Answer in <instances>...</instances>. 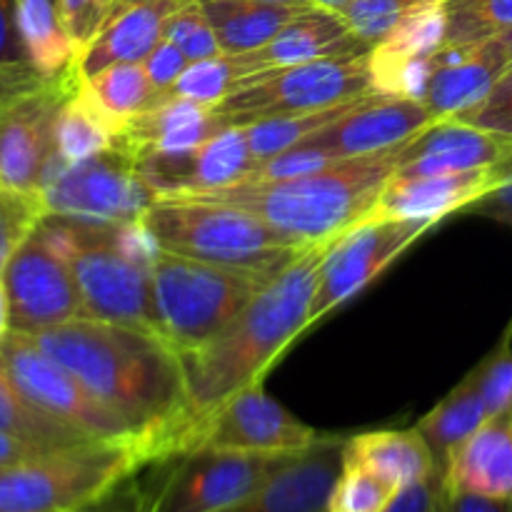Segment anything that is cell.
Here are the masks:
<instances>
[{
    "mask_svg": "<svg viewBox=\"0 0 512 512\" xmlns=\"http://www.w3.org/2000/svg\"><path fill=\"white\" fill-rule=\"evenodd\" d=\"M403 145L363 158H345L300 178L240 180L195 198L238 205L298 248L333 243L373 218L380 195L398 168Z\"/></svg>",
    "mask_w": 512,
    "mask_h": 512,
    "instance_id": "3957f363",
    "label": "cell"
},
{
    "mask_svg": "<svg viewBox=\"0 0 512 512\" xmlns=\"http://www.w3.org/2000/svg\"><path fill=\"white\" fill-rule=\"evenodd\" d=\"M333 243L305 248L210 343L178 353L188 390V428L183 443L190 428L210 410L255 380H263L265 370L280 358V353L310 328V305L318 288L320 265L325 250Z\"/></svg>",
    "mask_w": 512,
    "mask_h": 512,
    "instance_id": "7a4b0ae2",
    "label": "cell"
},
{
    "mask_svg": "<svg viewBox=\"0 0 512 512\" xmlns=\"http://www.w3.org/2000/svg\"><path fill=\"white\" fill-rule=\"evenodd\" d=\"M45 213L83 223L118 225L143 220L158 195L135 170L128 150L113 145L83 163L50 160L40 185Z\"/></svg>",
    "mask_w": 512,
    "mask_h": 512,
    "instance_id": "9c48e42d",
    "label": "cell"
},
{
    "mask_svg": "<svg viewBox=\"0 0 512 512\" xmlns=\"http://www.w3.org/2000/svg\"><path fill=\"white\" fill-rule=\"evenodd\" d=\"M45 205L40 193H18L0 190V275L25 238L45 218Z\"/></svg>",
    "mask_w": 512,
    "mask_h": 512,
    "instance_id": "ab89813d",
    "label": "cell"
},
{
    "mask_svg": "<svg viewBox=\"0 0 512 512\" xmlns=\"http://www.w3.org/2000/svg\"><path fill=\"white\" fill-rule=\"evenodd\" d=\"M163 38L173 40V43L188 55L190 63L223 55L218 35H215L213 25H210L200 0H183V5L168 18Z\"/></svg>",
    "mask_w": 512,
    "mask_h": 512,
    "instance_id": "60d3db41",
    "label": "cell"
},
{
    "mask_svg": "<svg viewBox=\"0 0 512 512\" xmlns=\"http://www.w3.org/2000/svg\"><path fill=\"white\" fill-rule=\"evenodd\" d=\"M228 125L218 108L188 98H165L135 115L115 138V145L133 158L140 153H178L198 148Z\"/></svg>",
    "mask_w": 512,
    "mask_h": 512,
    "instance_id": "44dd1931",
    "label": "cell"
},
{
    "mask_svg": "<svg viewBox=\"0 0 512 512\" xmlns=\"http://www.w3.org/2000/svg\"><path fill=\"white\" fill-rule=\"evenodd\" d=\"M340 163L328 150L318 148L313 143H298L293 148L283 150V153L273 155L268 160H260L255 165L253 173L245 180H285V178H300V175L318 173V170L330 168V165Z\"/></svg>",
    "mask_w": 512,
    "mask_h": 512,
    "instance_id": "b9f144b4",
    "label": "cell"
},
{
    "mask_svg": "<svg viewBox=\"0 0 512 512\" xmlns=\"http://www.w3.org/2000/svg\"><path fill=\"white\" fill-rule=\"evenodd\" d=\"M80 80L95 98V103L100 105V110L108 115L110 123L118 128V133H123V128L135 115L158 103V93H155L143 63L108 65L100 73Z\"/></svg>",
    "mask_w": 512,
    "mask_h": 512,
    "instance_id": "1f68e13d",
    "label": "cell"
},
{
    "mask_svg": "<svg viewBox=\"0 0 512 512\" xmlns=\"http://www.w3.org/2000/svg\"><path fill=\"white\" fill-rule=\"evenodd\" d=\"M108 243L110 248L118 250L125 260H130V263L140 265V268L145 270H153L155 260L163 253L158 238H155L153 230L148 228L145 220H130V223L113 225Z\"/></svg>",
    "mask_w": 512,
    "mask_h": 512,
    "instance_id": "ee69618b",
    "label": "cell"
},
{
    "mask_svg": "<svg viewBox=\"0 0 512 512\" xmlns=\"http://www.w3.org/2000/svg\"><path fill=\"white\" fill-rule=\"evenodd\" d=\"M430 228L433 223L428 220L375 215L340 235L325 250L318 288L310 305V325L323 320L338 305L358 295L365 285L373 283L405 248H410Z\"/></svg>",
    "mask_w": 512,
    "mask_h": 512,
    "instance_id": "5bb4252c",
    "label": "cell"
},
{
    "mask_svg": "<svg viewBox=\"0 0 512 512\" xmlns=\"http://www.w3.org/2000/svg\"><path fill=\"white\" fill-rule=\"evenodd\" d=\"M460 120L488 130H503L505 125L512 123V63L503 70V75L495 80L488 98H485L473 113H468Z\"/></svg>",
    "mask_w": 512,
    "mask_h": 512,
    "instance_id": "bcb514c9",
    "label": "cell"
},
{
    "mask_svg": "<svg viewBox=\"0 0 512 512\" xmlns=\"http://www.w3.org/2000/svg\"><path fill=\"white\" fill-rule=\"evenodd\" d=\"M143 65L145 70H148V78L150 83H153L155 93H158L160 103V100L168 98V93L173 90V85L178 83L180 75L185 73L190 60L173 40L163 38L153 50H150V55L143 60Z\"/></svg>",
    "mask_w": 512,
    "mask_h": 512,
    "instance_id": "f6af8a7d",
    "label": "cell"
},
{
    "mask_svg": "<svg viewBox=\"0 0 512 512\" xmlns=\"http://www.w3.org/2000/svg\"><path fill=\"white\" fill-rule=\"evenodd\" d=\"M510 65V58L500 48L498 38L475 45L473 53L458 65L435 68L430 78L428 93L423 103L428 105L435 120H460L473 113L488 93L495 80Z\"/></svg>",
    "mask_w": 512,
    "mask_h": 512,
    "instance_id": "d4e9b609",
    "label": "cell"
},
{
    "mask_svg": "<svg viewBox=\"0 0 512 512\" xmlns=\"http://www.w3.org/2000/svg\"><path fill=\"white\" fill-rule=\"evenodd\" d=\"M0 278L8 293L13 333L35 335L83 318V305L68 258L55 248L40 223L20 243Z\"/></svg>",
    "mask_w": 512,
    "mask_h": 512,
    "instance_id": "4fadbf2b",
    "label": "cell"
},
{
    "mask_svg": "<svg viewBox=\"0 0 512 512\" xmlns=\"http://www.w3.org/2000/svg\"><path fill=\"white\" fill-rule=\"evenodd\" d=\"M255 73H263V70L258 68L250 53L215 55V58L190 63L168 98H188L200 105L218 108L245 78Z\"/></svg>",
    "mask_w": 512,
    "mask_h": 512,
    "instance_id": "836d02e7",
    "label": "cell"
},
{
    "mask_svg": "<svg viewBox=\"0 0 512 512\" xmlns=\"http://www.w3.org/2000/svg\"><path fill=\"white\" fill-rule=\"evenodd\" d=\"M468 210H475V213L485 215V218L500 220V223L512 228V180L500 185V188L493 190L490 195H485V198L478 200L475 205H470Z\"/></svg>",
    "mask_w": 512,
    "mask_h": 512,
    "instance_id": "db71d44e",
    "label": "cell"
},
{
    "mask_svg": "<svg viewBox=\"0 0 512 512\" xmlns=\"http://www.w3.org/2000/svg\"><path fill=\"white\" fill-rule=\"evenodd\" d=\"M500 133H510V135H512V123H510V125H505V128L500 130Z\"/></svg>",
    "mask_w": 512,
    "mask_h": 512,
    "instance_id": "94428289",
    "label": "cell"
},
{
    "mask_svg": "<svg viewBox=\"0 0 512 512\" xmlns=\"http://www.w3.org/2000/svg\"><path fill=\"white\" fill-rule=\"evenodd\" d=\"M30 338L133 428L145 465L180 453L188 390L178 353L158 333L75 318Z\"/></svg>",
    "mask_w": 512,
    "mask_h": 512,
    "instance_id": "6da1fadb",
    "label": "cell"
},
{
    "mask_svg": "<svg viewBox=\"0 0 512 512\" xmlns=\"http://www.w3.org/2000/svg\"><path fill=\"white\" fill-rule=\"evenodd\" d=\"M75 512H148V500H145V490L138 485V473L115 485L103 498Z\"/></svg>",
    "mask_w": 512,
    "mask_h": 512,
    "instance_id": "c3c4849f",
    "label": "cell"
},
{
    "mask_svg": "<svg viewBox=\"0 0 512 512\" xmlns=\"http://www.w3.org/2000/svg\"><path fill=\"white\" fill-rule=\"evenodd\" d=\"M512 160V135L463 120H435L400 148L398 178L465 173Z\"/></svg>",
    "mask_w": 512,
    "mask_h": 512,
    "instance_id": "ac0fdd59",
    "label": "cell"
},
{
    "mask_svg": "<svg viewBox=\"0 0 512 512\" xmlns=\"http://www.w3.org/2000/svg\"><path fill=\"white\" fill-rule=\"evenodd\" d=\"M118 128L110 123L108 115L100 110L93 95L88 93L83 80L78 78L73 93L60 108L55 120V153L65 163L75 165L95 158L115 145Z\"/></svg>",
    "mask_w": 512,
    "mask_h": 512,
    "instance_id": "f1b7e54d",
    "label": "cell"
},
{
    "mask_svg": "<svg viewBox=\"0 0 512 512\" xmlns=\"http://www.w3.org/2000/svg\"><path fill=\"white\" fill-rule=\"evenodd\" d=\"M0 358L20 393L35 408L93 435V438L105 440V443L133 445L140 453L138 435L133 433V428L120 415L105 408L70 370L50 358L30 335L10 330L8 338L0 343Z\"/></svg>",
    "mask_w": 512,
    "mask_h": 512,
    "instance_id": "30bf717a",
    "label": "cell"
},
{
    "mask_svg": "<svg viewBox=\"0 0 512 512\" xmlns=\"http://www.w3.org/2000/svg\"><path fill=\"white\" fill-rule=\"evenodd\" d=\"M310 5H318V8H328V10H340L348 0H308Z\"/></svg>",
    "mask_w": 512,
    "mask_h": 512,
    "instance_id": "9f6ffc18",
    "label": "cell"
},
{
    "mask_svg": "<svg viewBox=\"0 0 512 512\" xmlns=\"http://www.w3.org/2000/svg\"><path fill=\"white\" fill-rule=\"evenodd\" d=\"M368 53L255 73L245 78L218 105V110L230 125H248L255 120L310 113L363 95H375L370 90Z\"/></svg>",
    "mask_w": 512,
    "mask_h": 512,
    "instance_id": "ba28073f",
    "label": "cell"
},
{
    "mask_svg": "<svg viewBox=\"0 0 512 512\" xmlns=\"http://www.w3.org/2000/svg\"><path fill=\"white\" fill-rule=\"evenodd\" d=\"M268 283L248 270L223 268L163 250L150 270L155 333L175 353L203 348Z\"/></svg>",
    "mask_w": 512,
    "mask_h": 512,
    "instance_id": "5b68a950",
    "label": "cell"
},
{
    "mask_svg": "<svg viewBox=\"0 0 512 512\" xmlns=\"http://www.w3.org/2000/svg\"><path fill=\"white\" fill-rule=\"evenodd\" d=\"M18 30L30 65L45 80L78 73V48L60 18L58 0H18Z\"/></svg>",
    "mask_w": 512,
    "mask_h": 512,
    "instance_id": "83f0119b",
    "label": "cell"
},
{
    "mask_svg": "<svg viewBox=\"0 0 512 512\" xmlns=\"http://www.w3.org/2000/svg\"><path fill=\"white\" fill-rule=\"evenodd\" d=\"M498 43H500V48L505 50V55H508L510 63H512V28L508 30V33L498 35Z\"/></svg>",
    "mask_w": 512,
    "mask_h": 512,
    "instance_id": "6f0895ef",
    "label": "cell"
},
{
    "mask_svg": "<svg viewBox=\"0 0 512 512\" xmlns=\"http://www.w3.org/2000/svg\"><path fill=\"white\" fill-rule=\"evenodd\" d=\"M345 443L338 435H320L255 493L223 512H328L330 493L343 470Z\"/></svg>",
    "mask_w": 512,
    "mask_h": 512,
    "instance_id": "d6986e66",
    "label": "cell"
},
{
    "mask_svg": "<svg viewBox=\"0 0 512 512\" xmlns=\"http://www.w3.org/2000/svg\"><path fill=\"white\" fill-rule=\"evenodd\" d=\"M345 463L370 470L398 490L440 473L418 428L355 435L345 443Z\"/></svg>",
    "mask_w": 512,
    "mask_h": 512,
    "instance_id": "484cf974",
    "label": "cell"
},
{
    "mask_svg": "<svg viewBox=\"0 0 512 512\" xmlns=\"http://www.w3.org/2000/svg\"><path fill=\"white\" fill-rule=\"evenodd\" d=\"M433 123L435 115L423 100L370 95L303 143L318 145L340 160L363 158L398 148Z\"/></svg>",
    "mask_w": 512,
    "mask_h": 512,
    "instance_id": "e0dca14e",
    "label": "cell"
},
{
    "mask_svg": "<svg viewBox=\"0 0 512 512\" xmlns=\"http://www.w3.org/2000/svg\"><path fill=\"white\" fill-rule=\"evenodd\" d=\"M183 0H150V3L120 8L103 33L80 53L75 70L78 78H90L108 65L143 63L150 50L163 40L165 25Z\"/></svg>",
    "mask_w": 512,
    "mask_h": 512,
    "instance_id": "cb8c5ba5",
    "label": "cell"
},
{
    "mask_svg": "<svg viewBox=\"0 0 512 512\" xmlns=\"http://www.w3.org/2000/svg\"><path fill=\"white\" fill-rule=\"evenodd\" d=\"M135 170L158 198H195L240 183L255 170L243 125H228L203 145L178 153H140Z\"/></svg>",
    "mask_w": 512,
    "mask_h": 512,
    "instance_id": "2e32d148",
    "label": "cell"
},
{
    "mask_svg": "<svg viewBox=\"0 0 512 512\" xmlns=\"http://www.w3.org/2000/svg\"><path fill=\"white\" fill-rule=\"evenodd\" d=\"M45 78L33 68V65H23V68H0V110L8 103H13L18 95L28 93V90L43 85Z\"/></svg>",
    "mask_w": 512,
    "mask_h": 512,
    "instance_id": "f5cc1de1",
    "label": "cell"
},
{
    "mask_svg": "<svg viewBox=\"0 0 512 512\" xmlns=\"http://www.w3.org/2000/svg\"><path fill=\"white\" fill-rule=\"evenodd\" d=\"M290 458L293 455L190 450L173 458V468L158 488L145 493L148 512H223L255 493Z\"/></svg>",
    "mask_w": 512,
    "mask_h": 512,
    "instance_id": "8fae6325",
    "label": "cell"
},
{
    "mask_svg": "<svg viewBox=\"0 0 512 512\" xmlns=\"http://www.w3.org/2000/svg\"><path fill=\"white\" fill-rule=\"evenodd\" d=\"M365 98H370V95L345 100V103L333 105V108L310 110V113H295V115H280V118L255 120V123L243 125L250 153H253V158L258 160V163L260 160L273 158V155L303 143L305 138H310L313 133L323 130L325 125L338 120L340 115L350 113V110H353L355 105L363 103Z\"/></svg>",
    "mask_w": 512,
    "mask_h": 512,
    "instance_id": "d6a6232c",
    "label": "cell"
},
{
    "mask_svg": "<svg viewBox=\"0 0 512 512\" xmlns=\"http://www.w3.org/2000/svg\"><path fill=\"white\" fill-rule=\"evenodd\" d=\"M140 3H150V0H118L120 8H128V5H140Z\"/></svg>",
    "mask_w": 512,
    "mask_h": 512,
    "instance_id": "91938a15",
    "label": "cell"
},
{
    "mask_svg": "<svg viewBox=\"0 0 512 512\" xmlns=\"http://www.w3.org/2000/svg\"><path fill=\"white\" fill-rule=\"evenodd\" d=\"M53 450L63 448H48V445L33 443V440H25L20 435L13 433H0V470L18 468V465L30 463V460H38L43 455L53 453Z\"/></svg>",
    "mask_w": 512,
    "mask_h": 512,
    "instance_id": "816d5d0a",
    "label": "cell"
},
{
    "mask_svg": "<svg viewBox=\"0 0 512 512\" xmlns=\"http://www.w3.org/2000/svg\"><path fill=\"white\" fill-rule=\"evenodd\" d=\"M445 43V10L443 0H430L408 15L393 33L378 45L390 53L405 55H433Z\"/></svg>",
    "mask_w": 512,
    "mask_h": 512,
    "instance_id": "74e56055",
    "label": "cell"
},
{
    "mask_svg": "<svg viewBox=\"0 0 512 512\" xmlns=\"http://www.w3.org/2000/svg\"><path fill=\"white\" fill-rule=\"evenodd\" d=\"M430 0H348L335 13L345 20L350 33L358 35L370 48L388 38L413 10Z\"/></svg>",
    "mask_w": 512,
    "mask_h": 512,
    "instance_id": "8d00e7d4",
    "label": "cell"
},
{
    "mask_svg": "<svg viewBox=\"0 0 512 512\" xmlns=\"http://www.w3.org/2000/svg\"><path fill=\"white\" fill-rule=\"evenodd\" d=\"M0 473H3V470H0Z\"/></svg>",
    "mask_w": 512,
    "mask_h": 512,
    "instance_id": "6125c7cd",
    "label": "cell"
},
{
    "mask_svg": "<svg viewBox=\"0 0 512 512\" xmlns=\"http://www.w3.org/2000/svg\"><path fill=\"white\" fill-rule=\"evenodd\" d=\"M223 53H253L280 33L305 5L253 3V0H200Z\"/></svg>",
    "mask_w": 512,
    "mask_h": 512,
    "instance_id": "4316f807",
    "label": "cell"
},
{
    "mask_svg": "<svg viewBox=\"0 0 512 512\" xmlns=\"http://www.w3.org/2000/svg\"><path fill=\"white\" fill-rule=\"evenodd\" d=\"M60 18L78 48V58L118 15V0H58Z\"/></svg>",
    "mask_w": 512,
    "mask_h": 512,
    "instance_id": "7bdbcfd3",
    "label": "cell"
},
{
    "mask_svg": "<svg viewBox=\"0 0 512 512\" xmlns=\"http://www.w3.org/2000/svg\"><path fill=\"white\" fill-rule=\"evenodd\" d=\"M510 180L512 160L495 165V168L465 170V173L423 175V178L393 175L390 183L385 185L383 195H380L375 215L378 218L428 220L435 225L445 215L468 210L470 205H475Z\"/></svg>",
    "mask_w": 512,
    "mask_h": 512,
    "instance_id": "ffe728a7",
    "label": "cell"
},
{
    "mask_svg": "<svg viewBox=\"0 0 512 512\" xmlns=\"http://www.w3.org/2000/svg\"><path fill=\"white\" fill-rule=\"evenodd\" d=\"M440 485H443V475L438 473L433 478L423 480V483L403 488L395 495L388 512H435V508H438Z\"/></svg>",
    "mask_w": 512,
    "mask_h": 512,
    "instance_id": "f907efd6",
    "label": "cell"
},
{
    "mask_svg": "<svg viewBox=\"0 0 512 512\" xmlns=\"http://www.w3.org/2000/svg\"><path fill=\"white\" fill-rule=\"evenodd\" d=\"M50 223V235L73 270L83 318L155 333L150 270L130 263L110 248L113 225L55 215H50Z\"/></svg>",
    "mask_w": 512,
    "mask_h": 512,
    "instance_id": "52a82bcc",
    "label": "cell"
},
{
    "mask_svg": "<svg viewBox=\"0 0 512 512\" xmlns=\"http://www.w3.org/2000/svg\"><path fill=\"white\" fill-rule=\"evenodd\" d=\"M145 223L165 253L248 270L265 280L283 273L305 248L280 238L248 210L205 198H158Z\"/></svg>",
    "mask_w": 512,
    "mask_h": 512,
    "instance_id": "277c9868",
    "label": "cell"
},
{
    "mask_svg": "<svg viewBox=\"0 0 512 512\" xmlns=\"http://www.w3.org/2000/svg\"><path fill=\"white\" fill-rule=\"evenodd\" d=\"M318 438L310 425L300 423L265 393L263 380H255L190 428L183 453L210 448L253 455H295L308 450Z\"/></svg>",
    "mask_w": 512,
    "mask_h": 512,
    "instance_id": "7c38bea8",
    "label": "cell"
},
{
    "mask_svg": "<svg viewBox=\"0 0 512 512\" xmlns=\"http://www.w3.org/2000/svg\"><path fill=\"white\" fill-rule=\"evenodd\" d=\"M398 493V488L375 473L343 460V470L330 493L328 512H388Z\"/></svg>",
    "mask_w": 512,
    "mask_h": 512,
    "instance_id": "d590c367",
    "label": "cell"
},
{
    "mask_svg": "<svg viewBox=\"0 0 512 512\" xmlns=\"http://www.w3.org/2000/svg\"><path fill=\"white\" fill-rule=\"evenodd\" d=\"M368 43L350 33L345 20L335 10L305 5L293 20L280 28L270 43L253 50V60L260 70L288 68V65L313 63L323 58H348V55H365Z\"/></svg>",
    "mask_w": 512,
    "mask_h": 512,
    "instance_id": "7402d4cb",
    "label": "cell"
},
{
    "mask_svg": "<svg viewBox=\"0 0 512 512\" xmlns=\"http://www.w3.org/2000/svg\"><path fill=\"white\" fill-rule=\"evenodd\" d=\"M143 465L138 448L125 443L93 440L53 450L0 473V512H75Z\"/></svg>",
    "mask_w": 512,
    "mask_h": 512,
    "instance_id": "8992f818",
    "label": "cell"
},
{
    "mask_svg": "<svg viewBox=\"0 0 512 512\" xmlns=\"http://www.w3.org/2000/svg\"><path fill=\"white\" fill-rule=\"evenodd\" d=\"M443 485L485 498L512 500V410L485 420L453 450Z\"/></svg>",
    "mask_w": 512,
    "mask_h": 512,
    "instance_id": "603a6c76",
    "label": "cell"
},
{
    "mask_svg": "<svg viewBox=\"0 0 512 512\" xmlns=\"http://www.w3.org/2000/svg\"><path fill=\"white\" fill-rule=\"evenodd\" d=\"M445 45H480L512 28V0H443Z\"/></svg>",
    "mask_w": 512,
    "mask_h": 512,
    "instance_id": "e575fe53",
    "label": "cell"
},
{
    "mask_svg": "<svg viewBox=\"0 0 512 512\" xmlns=\"http://www.w3.org/2000/svg\"><path fill=\"white\" fill-rule=\"evenodd\" d=\"M253 3H275V5H310L308 0H253Z\"/></svg>",
    "mask_w": 512,
    "mask_h": 512,
    "instance_id": "680465c9",
    "label": "cell"
},
{
    "mask_svg": "<svg viewBox=\"0 0 512 512\" xmlns=\"http://www.w3.org/2000/svg\"><path fill=\"white\" fill-rule=\"evenodd\" d=\"M10 333V308H8V293H5V283L0 278V343L8 338Z\"/></svg>",
    "mask_w": 512,
    "mask_h": 512,
    "instance_id": "11a10c76",
    "label": "cell"
},
{
    "mask_svg": "<svg viewBox=\"0 0 512 512\" xmlns=\"http://www.w3.org/2000/svg\"><path fill=\"white\" fill-rule=\"evenodd\" d=\"M435 512H512V500L485 498V495L463 493L440 485Z\"/></svg>",
    "mask_w": 512,
    "mask_h": 512,
    "instance_id": "681fc988",
    "label": "cell"
},
{
    "mask_svg": "<svg viewBox=\"0 0 512 512\" xmlns=\"http://www.w3.org/2000/svg\"><path fill=\"white\" fill-rule=\"evenodd\" d=\"M78 85V73L45 80L0 110V190L40 193L55 158V120Z\"/></svg>",
    "mask_w": 512,
    "mask_h": 512,
    "instance_id": "9a60e30c",
    "label": "cell"
},
{
    "mask_svg": "<svg viewBox=\"0 0 512 512\" xmlns=\"http://www.w3.org/2000/svg\"><path fill=\"white\" fill-rule=\"evenodd\" d=\"M30 65L18 30V0H0V68Z\"/></svg>",
    "mask_w": 512,
    "mask_h": 512,
    "instance_id": "7dc6e473",
    "label": "cell"
},
{
    "mask_svg": "<svg viewBox=\"0 0 512 512\" xmlns=\"http://www.w3.org/2000/svg\"><path fill=\"white\" fill-rule=\"evenodd\" d=\"M488 420V410H485L483 398H480L478 388L473 380L468 378L460 385L450 390L445 400H440L428 415L418 423V433L423 435L428 443L430 453H433L435 465H438L440 475L445 473L450 455L460 443L470 438L480 425Z\"/></svg>",
    "mask_w": 512,
    "mask_h": 512,
    "instance_id": "f546056e",
    "label": "cell"
},
{
    "mask_svg": "<svg viewBox=\"0 0 512 512\" xmlns=\"http://www.w3.org/2000/svg\"><path fill=\"white\" fill-rule=\"evenodd\" d=\"M0 433H13L33 443L48 445V448H75V445L93 443V435L53 418L35 408L15 380L10 378L3 358H0Z\"/></svg>",
    "mask_w": 512,
    "mask_h": 512,
    "instance_id": "4dcf8cb0",
    "label": "cell"
},
{
    "mask_svg": "<svg viewBox=\"0 0 512 512\" xmlns=\"http://www.w3.org/2000/svg\"><path fill=\"white\" fill-rule=\"evenodd\" d=\"M470 380L483 398L488 418L512 410V320L488 358L470 370Z\"/></svg>",
    "mask_w": 512,
    "mask_h": 512,
    "instance_id": "f35d334b",
    "label": "cell"
}]
</instances>
